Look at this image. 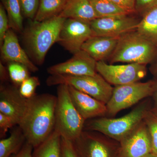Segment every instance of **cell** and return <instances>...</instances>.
Listing matches in <instances>:
<instances>
[{"instance_id": "6da1fadb", "label": "cell", "mask_w": 157, "mask_h": 157, "mask_svg": "<svg viewBox=\"0 0 157 157\" xmlns=\"http://www.w3.org/2000/svg\"><path fill=\"white\" fill-rule=\"evenodd\" d=\"M57 97L49 94H36L28 99L24 116L19 124L27 142L36 147L53 132Z\"/></svg>"}, {"instance_id": "7a4b0ae2", "label": "cell", "mask_w": 157, "mask_h": 157, "mask_svg": "<svg viewBox=\"0 0 157 157\" xmlns=\"http://www.w3.org/2000/svg\"><path fill=\"white\" fill-rule=\"evenodd\" d=\"M66 18L59 15L42 21L31 20L23 31L25 51L31 60L38 66L43 64L48 50L58 41Z\"/></svg>"}, {"instance_id": "3957f363", "label": "cell", "mask_w": 157, "mask_h": 157, "mask_svg": "<svg viewBox=\"0 0 157 157\" xmlns=\"http://www.w3.org/2000/svg\"><path fill=\"white\" fill-rule=\"evenodd\" d=\"M108 59L112 64L123 63L146 66L157 60V48L136 30L119 38Z\"/></svg>"}, {"instance_id": "277c9868", "label": "cell", "mask_w": 157, "mask_h": 157, "mask_svg": "<svg viewBox=\"0 0 157 157\" xmlns=\"http://www.w3.org/2000/svg\"><path fill=\"white\" fill-rule=\"evenodd\" d=\"M148 111L146 103H142L121 117L110 118L103 117L92 119L85 122L84 129L99 132L122 141L143 121Z\"/></svg>"}, {"instance_id": "5b68a950", "label": "cell", "mask_w": 157, "mask_h": 157, "mask_svg": "<svg viewBox=\"0 0 157 157\" xmlns=\"http://www.w3.org/2000/svg\"><path fill=\"white\" fill-rule=\"evenodd\" d=\"M58 86L54 130L63 138L74 141L83 132L86 121L74 107L67 85Z\"/></svg>"}, {"instance_id": "8992f818", "label": "cell", "mask_w": 157, "mask_h": 157, "mask_svg": "<svg viewBox=\"0 0 157 157\" xmlns=\"http://www.w3.org/2000/svg\"><path fill=\"white\" fill-rule=\"evenodd\" d=\"M46 82L48 86H70L106 104L111 98L113 89L111 85L98 73L94 76L50 75Z\"/></svg>"}, {"instance_id": "52a82bcc", "label": "cell", "mask_w": 157, "mask_h": 157, "mask_svg": "<svg viewBox=\"0 0 157 157\" xmlns=\"http://www.w3.org/2000/svg\"><path fill=\"white\" fill-rule=\"evenodd\" d=\"M155 80L137 82L113 87L112 96L107 105V114L115 116L120 111L135 105L144 98L152 96Z\"/></svg>"}, {"instance_id": "ba28073f", "label": "cell", "mask_w": 157, "mask_h": 157, "mask_svg": "<svg viewBox=\"0 0 157 157\" xmlns=\"http://www.w3.org/2000/svg\"><path fill=\"white\" fill-rule=\"evenodd\" d=\"M96 69L108 83L115 86L139 82L147 74L146 65L137 63L115 65L99 61Z\"/></svg>"}, {"instance_id": "9c48e42d", "label": "cell", "mask_w": 157, "mask_h": 157, "mask_svg": "<svg viewBox=\"0 0 157 157\" xmlns=\"http://www.w3.org/2000/svg\"><path fill=\"white\" fill-rule=\"evenodd\" d=\"M140 20L130 15L101 17L90 22L92 36L119 38L137 30Z\"/></svg>"}, {"instance_id": "30bf717a", "label": "cell", "mask_w": 157, "mask_h": 157, "mask_svg": "<svg viewBox=\"0 0 157 157\" xmlns=\"http://www.w3.org/2000/svg\"><path fill=\"white\" fill-rule=\"evenodd\" d=\"M91 36L92 33L90 23L67 18L63 23L57 42L74 54L81 50L82 45Z\"/></svg>"}, {"instance_id": "8fae6325", "label": "cell", "mask_w": 157, "mask_h": 157, "mask_svg": "<svg viewBox=\"0 0 157 157\" xmlns=\"http://www.w3.org/2000/svg\"><path fill=\"white\" fill-rule=\"evenodd\" d=\"M97 63L86 52L81 50L68 60L49 67L47 71L50 75L94 76L98 73Z\"/></svg>"}, {"instance_id": "7c38bea8", "label": "cell", "mask_w": 157, "mask_h": 157, "mask_svg": "<svg viewBox=\"0 0 157 157\" xmlns=\"http://www.w3.org/2000/svg\"><path fill=\"white\" fill-rule=\"evenodd\" d=\"M28 99L21 94L15 85L1 84L0 87V112L12 118L19 125L25 114Z\"/></svg>"}, {"instance_id": "4fadbf2b", "label": "cell", "mask_w": 157, "mask_h": 157, "mask_svg": "<svg viewBox=\"0 0 157 157\" xmlns=\"http://www.w3.org/2000/svg\"><path fill=\"white\" fill-rule=\"evenodd\" d=\"M121 142L123 157H145L151 153V138L144 120Z\"/></svg>"}, {"instance_id": "5bb4252c", "label": "cell", "mask_w": 157, "mask_h": 157, "mask_svg": "<svg viewBox=\"0 0 157 157\" xmlns=\"http://www.w3.org/2000/svg\"><path fill=\"white\" fill-rule=\"evenodd\" d=\"M68 86L71 101L85 120L103 117L107 115L106 104L73 86Z\"/></svg>"}, {"instance_id": "9a60e30c", "label": "cell", "mask_w": 157, "mask_h": 157, "mask_svg": "<svg viewBox=\"0 0 157 157\" xmlns=\"http://www.w3.org/2000/svg\"><path fill=\"white\" fill-rule=\"evenodd\" d=\"M1 57L4 61L19 63L25 66L30 72H37L39 68L31 60L26 52L20 45L18 38L12 29L6 33L1 47Z\"/></svg>"}, {"instance_id": "2e32d148", "label": "cell", "mask_w": 157, "mask_h": 157, "mask_svg": "<svg viewBox=\"0 0 157 157\" xmlns=\"http://www.w3.org/2000/svg\"><path fill=\"white\" fill-rule=\"evenodd\" d=\"M73 141L79 157H110L106 144L92 131H83L79 137Z\"/></svg>"}, {"instance_id": "e0dca14e", "label": "cell", "mask_w": 157, "mask_h": 157, "mask_svg": "<svg viewBox=\"0 0 157 157\" xmlns=\"http://www.w3.org/2000/svg\"><path fill=\"white\" fill-rule=\"evenodd\" d=\"M119 38L92 36L82 47L97 62L105 61L109 58L116 47Z\"/></svg>"}, {"instance_id": "ac0fdd59", "label": "cell", "mask_w": 157, "mask_h": 157, "mask_svg": "<svg viewBox=\"0 0 157 157\" xmlns=\"http://www.w3.org/2000/svg\"><path fill=\"white\" fill-rule=\"evenodd\" d=\"M59 15L66 19H76L89 23L98 18L90 0H68Z\"/></svg>"}, {"instance_id": "d6986e66", "label": "cell", "mask_w": 157, "mask_h": 157, "mask_svg": "<svg viewBox=\"0 0 157 157\" xmlns=\"http://www.w3.org/2000/svg\"><path fill=\"white\" fill-rule=\"evenodd\" d=\"M26 139L18 125L11 128L10 135L0 140V157H11L18 153L24 145Z\"/></svg>"}, {"instance_id": "ffe728a7", "label": "cell", "mask_w": 157, "mask_h": 157, "mask_svg": "<svg viewBox=\"0 0 157 157\" xmlns=\"http://www.w3.org/2000/svg\"><path fill=\"white\" fill-rule=\"evenodd\" d=\"M61 136L54 130L50 136L33 150V157H61Z\"/></svg>"}, {"instance_id": "44dd1931", "label": "cell", "mask_w": 157, "mask_h": 157, "mask_svg": "<svg viewBox=\"0 0 157 157\" xmlns=\"http://www.w3.org/2000/svg\"><path fill=\"white\" fill-rule=\"evenodd\" d=\"M136 30L157 48V7L142 16Z\"/></svg>"}, {"instance_id": "7402d4cb", "label": "cell", "mask_w": 157, "mask_h": 157, "mask_svg": "<svg viewBox=\"0 0 157 157\" xmlns=\"http://www.w3.org/2000/svg\"><path fill=\"white\" fill-rule=\"evenodd\" d=\"M68 0H40L33 20L42 21L58 16L64 9Z\"/></svg>"}, {"instance_id": "603a6c76", "label": "cell", "mask_w": 157, "mask_h": 157, "mask_svg": "<svg viewBox=\"0 0 157 157\" xmlns=\"http://www.w3.org/2000/svg\"><path fill=\"white\" fill-rule=\"evenodd\" d=\"M98 18L119 17L133 14L109 0H90Z\"/></svg>"}, {"instance_id": "cb8c5ba5", "label": "cell", "mask_w": 157, "mask_h": 157, "mask_svg": "<svg viewBox=\"0 0 157 157\" xmlns=\"http://www.w3.org/2000/svg\"><path fill=\"white\" fill-rule=\"evenodd\" d=\"M9 19V28L18 33L23 31L22 13L18 0H2Z\"/></svg>"}, {"instance_id": "d4e9b609", "label": "cell", "mask_w": 157, "mask_h": 157, "mask_svg": "<svg viewBox=\"0 0 157 157\" xmlns=\"http://www.w3.org/2000/svg\"><path fill=\"white\" fill-rule=\"evenodd\" d=\"M8 70L11 81L17 86H19L23 82L30 77V71L25 66L19 63H9Z\"/></svg>"}, {"instance_id": "484cf974", "label": "cell", "mask_w": 157, "mask_h": 157, "mask_svg": "<svg viewBox=\"0 0 157 157\" xmlns=\"http://www.w3.org/2000/svg\"><path fill=\"white\" fill-rule=\"evenodd\" d=\"M144 121L151 138V153L157 157V114L148 111Z\"/></svg>"}, {"instance_id": "4316f807", "label": "cell", "mask_w": 157, "mask_h": 157, "mask_svg": "<svg viewBox=\"0 0 157 157\" xmlns=\"http://www.w3.org/2000/svg\"><path fill=\"white\" fill-rule=\"evenodd\" d=\"M40 85V82L37 76H30L24 80L19 86L21 94L24 98L29 99L36 95V90Z\"/></svg>"}, {"instance_id": "83f0119b", "label": "cell", "mask_w": 157, "mask_h": 157, "mask_svg": "<svg viewBox=\"0 0 157 157\" xmlns=\"http://www.w3.org/2000/svg\"><path fill=\"white\" fill-rule=\"evenodd\" d=\"M24 16L33 20L39 9L40 0H18Z\"/></svg>"}, {"instance_id": "f1b7e54d", "label": "cell", "mask_w": 157, "mask_h": 157, "mask_svg": "<svg viewBox=\"0 0 157 157\" xmlns=\"http://www.w3.org/2000/svg\"><path fill=\"white\" fill-rule=\"evenodd\" d=\"M61 157H79L73 141L62 137L61 143Z\"/></svg>"}, {"instance_id": "f546056e", "label": "cell", "mask_w": 157, "mask_h": 157, "mask_svg": "<svg viewBox=\"0 0 157 157\" xmlns=\"http://www.w3.org/2000/svg\"><path fill=\"white\" fill-rule=\"evenodd\" d=\"M9 29V19L3 5H0V46H2L6 33Z\"/></svg>"}, {"instance_id": "4dcf8cb0", "label": "cell", "mask_w": 157, "mask_h": 157, "mask_svg": "<svg viewBox=\"0 0 157 157\" xmlns=\"http://www.w3.org/2000/svg\"><path fill=\"white\" fill-rule=\"evenodd\" d=\"M17 125L14 121L8 116L0 112V137L4 138L9 129Z\"/></svg>"}, {"instance_id": "1f68e13d", "label": "cell", "mask_w": 157, "mask_h": 157, "mask_svg": "<svg viewBox=\"0 0 157 157\" xmlns=\"http://www.w3.org/2000/svg\"><path fill=\"white\" fill-rule=\"evenodd\" d=\"M157 7V0H136V12L143 16L146 12Z\"/></svg>"}, {"instance_id": "d6a6232c", "label": "cell", "mask_w": 157, "mask_h": 157, "mask_svg": "<svg viewBox=\"0 0 157 157\" xmlns=\"http://www.w3.org/2000/svg\"><path fill=\"white\" fill-rule=\"evenodd\" d=\"M115 3L121 8L128 10L132 13L136 12L135 10L136 0H109Z\"/></svg>"}, {"instance_id": "836d02e7", "label": "cell", "mask_w": 157, "mask_h": 157, "mask_svg": "<svg viewBox=\"0 0 157 157\" xmlns=\"http://www.w3.org/2000/svg\"><path fill=\"white\" fill-rule=\"evenodd\" d=\"M33 147L28 142L26 141L20 151L16 155H13L11 157H33Z\"/></svg>"}, {"instance_id": "e575fe53", "label": "cell", "mask_w": 157, "mask_h": 157, "mask_svg": "<svg viewBox=\"0 0 157 157\" xmlns=\"http://www.w3.org/2000/svg\"><path fill=\"white\" fill-rule=\"evenodd\" d=\"M9 72L6 70V67L2 63H0V80L3 84V82H6L9 79Z\"/></svg>"}, {"instance_id": "d590c367", "label": "cell", "mask_w": 157, "mask_h": 157, "mask_svg": "<svg viewBox=\"0 0 157 157\" xmlns=\"http://www.w3.org/2000/svg\"><path fill=\"white\" fill-rule=\"evenodd\" d=\"M155 83L154 90L152 96L154 97L155 102L157 107V79L155 80Z\"/></svg>"}, {"instance_id": "8d00e7d4", "label": "cell", "mask_w": 157, "mask_h": 157, "mask_svg": "<svg viewBox=\"0 0 157 157\" xmlns=\"http://www.w3.org/2000/svg\"><path fill=\"white\" fill-rule=\"evenodd\" d=\"M152 70L153 71V73L157 76V61L156 63L154 65Z\"/></svg>"}, {"instance_id": "74e56055", "label": "cell", "mask_w": 157, "mask_h": 157, "mask_svg": "<svg viewBox=\"0 0 157 157\" xmlns=\"http://www.w3.org/2000/svg\"><path fill=\"white\" fill-rule=\"evenodd\" d=\"M145 157H157V156H156L155 155H154L153 154H152L151 153L150 154L148 155L147 156Z\"/></svg>"}]
</instances>
